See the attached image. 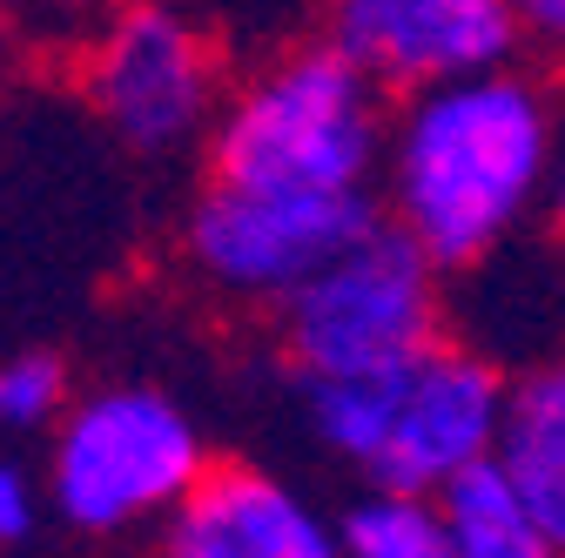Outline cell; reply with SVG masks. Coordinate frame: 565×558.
I'll return each instance as SVG.
<instances>
[{"label": "cell", "instance_id": "cell-1", "mask_svg": "<svg viewBox=\"0 0 565 558\" xmlns=\"http://www.w3.org/2000/svg\"><path fill=\"white\" fill-rule=\"evenodd\" d=\"M558 108L525 67L397 95L377 155V216L417 243L438 276L505 256L552 195Z\"/></svg>", "mask_w": 565, "mask_h": 558}, {"label": "cell", "instance_id": "cell-2", "mask_svg": "<svg viewBox=\"0 0 565 558\" xmlns=\"http://www.w3.org/2000/svg\"><path fill=\"white\" fill-rule=\"evenodd\" d=\"M505 364L438 336L397 371L371 377H310L303 417L310 438L350 464L371 492H417L438 498L451 477L491 458L505 410Z\"/></svg>", "mask_w": 565, "mask_h": 558}, {"label": "cell", "instance_id": "cell-3", "mask_svg": "<svg viewBox=\"0 0 565 558\" xmlns=\"http://www.w3.org/2000/svg\"><path fill=\"white\" fill-rule=\"evenodd\" d=\"M391 95L330 41L263 61L209 121V175L249 189L377 195Z\"/></svg>", "mask_w": 565, "mask_h": 558}, {"label": "cell", "instance_id": "cell-4", "mask_svg": "<svg viewBox=\"0 0 565 558\" xmlns=\"http://www.w3.org/2000/svg\"><path fill=\"white\" fill-rule=\"evenodd\" d=\"M209 464L202 425L156 384H102L67 397L47 425V512L82 538H128L162 525Z\"/></svg>", "mask_w": 565, "mask_h": 558}, {"label": "cell", "instance_id": "cell-5", "mask_svg": "<svg viewBox=\"0 0 565 558\" xmlns=\"http://www.w3.org/2000/svg\"><path fill=\"white\" fill-rule=\"evenodd\" d=\"M276 310H282V357L303 384L397 371L417 351H431L451 323L445 276L384 216L364 223L337 256H323Z\"/></svg>", "mask_w": 565, "mask_h": 558}, {"label": "cell", "instance_id": "cell-6", "mask_svg": "<svg viewBox=\"0 0 565 558\" xmlns=\"http://www.w3.org/2000/svg\"><path fill=\"white\" fill-rule=\"evenodd\" d=\"M364 223H377V195H317V189H249L216 182L189 202L182 256L230 303H282L303 276L337 256Z\"/></svg>", "mask_w": 565, "mask_h": 558}, {"label": "cell", "instance_id": "cell-7", "mask_svg": "<svg viewBox=\"0 0 565 558\" xmlns=\"http://www.w3.org/2000/svg\"><path fill=\"white\" fill-rule=\"evenodd\" d=\"M88 101L135 155H182L223 108L216 47L169 0H128L88 47Z\"/></svg>", "mask_w": 565, "mask_h": 558}, {"label": "cell", "instance_id": "cell-8", "mask_svg": "<svg viewBox=\"0 0 565 558\" xmlns=\"http://www.w3.org/2000/svg\"><path fill=\"white\" fill-rule=\"evenodd\" d=\"M323 41L350 67H364L384 95L484 75L525 47L512 0H330Z\"/></svg>", "mask_w": 565, "mask_h": 558}, {"label": "cell", "instance_id": "cell-9", "mask_svg": "<svg viewBox=\"0 0 565 558\" xmlns=\"http://www.w3.org/2000/svg\"><path fill=\"white\" fill-rule=\"evenodd\" d=\"M162 558H343L337 518L263 464H216L169 505Z\"/></svg>", "mask_w": 565, "mask_h": 558}, {"label": "cell", "instance_id": "cell-10", "mask_svg": "<svg viewBox=\"0 0 565 558\" xmlns=\"http://www.w3.org/2000/svg\"><path fill=\"white\" fill-rule=\"evenodd\" d=\"M491 464L519 492V505L565 538V377L558 364H525L505 377V410Z\"/></svg>", "mask_w": 565, "mask_h": 558}, {"label": "cell", "instance_id": "cell-11", "mask_svg": "<svg viewBox=\"0 0 565 558\" xmlns=\"http://www.w3.org/2000/svg\"><path fill=\"white\" fill-rule=\"evenodd\" d=\"M438 512H445V538H451V558H558V532H545L519 492L499 477V464H471L465 477H451L438 492Z\"/></svg>", "mask_w": 565, "mask_h": 558}, {"label": "cell", "instance_id": "cell-12", "mask_svg": "<svg viewBox=\"0 0 565 558\" xmlns=\"http://www.w3.org/2000/svg\"><path fill=\"white\" fill-rule=\"evenodd\" d=\"M337 551L343 558H451V538H445L438 498L364 492L337 518Z\"/></svg>", "mask_w": 565, "mask_h": 558}, {"label": "cell", "instance_id": "cell-13", "mask_svg": "<svg viewBox=\"0 0 565 558\" xmlns=\"http://www.w3.org/2000/svg\"><path fill=\"white\" fill-rule=\"evenodd\" d=\"M67 404V364L54 351H14L0 357V431L8 438H34L47 431Z\"/></svg>", "mask_w": 565, "mask_h": 558}, {"label": "cell", "instance_id": "cell-14", "mask_svg": "<svg viewBox=\"0 0 565 558\" xmlns=\"http://www.w3.org/2000/svg\"><path fill=\"white\" fill-rule=\"evenodd\" d=\"M47 518V498H41V477L14 458V451H0V551H21L34 545Z\"/></svg>", "mask_w": 565, "mask_h": 558}, {"label": "cell", "instance_id": "cell-15", "mask_svg": "<svg viewBox=\"0 0 565 558\" xmlns=\"http://www.w3.org/2000/svg\"><path fill=\"white\" fill-rule=\"evenodd\" d=\"M512 21L525 41H558L565 34V0H512Z\"/></svg>", "mask_w": 565, "mask_h": 558}]
</instances>
